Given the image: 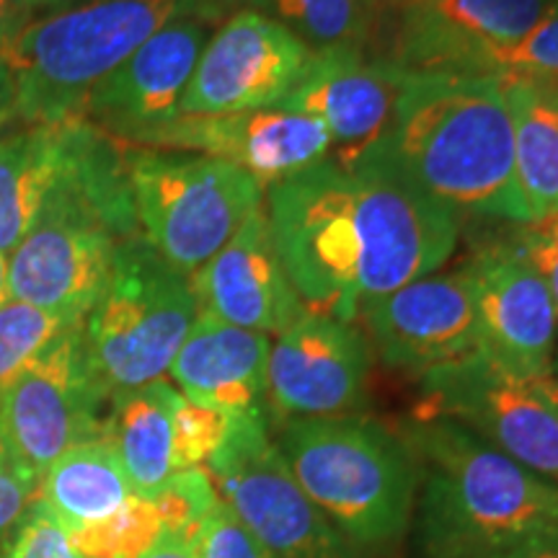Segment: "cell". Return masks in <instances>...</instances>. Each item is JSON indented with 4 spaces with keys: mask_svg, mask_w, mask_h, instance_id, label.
<instances>
[{
    "mask_svg": "<svg viewBox=\"0 0 558 558\" xmlns=\"http://www.w3.org/2000/svg\"><path fill=\"white\" fill-rule=\"evenodd\" d=\"M277 254L300 303L354 324L362 311L442 267L460 218L365 153L357 163L324 160L264 194Z\"/></svg>",
    "mask_w": 558,
    "mask_h": 558,
    "instance_id": "obj_1",
    "label": "cell"
},
{
    "mask_svg": "<svg viewBox=\"0 0 558 558\" xmlns=\"http://www.w3.org/2000/svg\"><path fill=\"white\" fill-rule=\"evenodd\" d=\"M367 153L458 215L527 222L499 73H403L393 117Z\"/></svg>",
    "mask_w": 558,
    "mask_h": 558,
    "instance_id": "obj_2",
    "label": "cell"
},
{
    "mask_svg": "<svg viewBox=\"0 0 558 558\" xmlns=\"http://www.w3.org/2000/svg\"><path fill=\"white\" fill-rule=\"evenodd\" d=\"M418 465L414 558H486L558 543V486L442 416L401 424Z\"/></svg>",
    "mask_w": 558,
    "mask_h": 558,
    "instance_id": "obj_3",
    "label": "cell"
},
{
    "mask_svg": "<svg viewBox=\"0 0 558 558\" xmlns=\"http://www.w3.org/2000/svg\"><path fill=\"white\" fill-rule=\"evenodd\" d=\"M140 235L128 145L96 130L29 233L9 254V298L83 324L107 290L117 251Z\"/></svg>",
    "mask_w": 558,
    "mask_h": 558,
    "instance_id": "obj_4",
    "label": "cell"
},
{
    "mask_svg": "<svg viewBox=\"0 0 558 558\" xmlns=\"http://www.w3.org/2000/svg\"><path fill=\"white\" fill-rule=\"evenodd\" d=\"M275 445L324 518L373 558H388L411 533L418 465L401 435L365 414L284 418Z\"/></svg>",
    "mask_w": 558,
    "mask_h": 558,
    "instance_id": "obj_5",
    "label": "cell"
},
{
    "mask_svg": "<svg viewBox=\"0 0 558 558\" xmlns=\"http://www.w3.org/2000/svg\"><path fill=\"white\" fill-rule=\"evenodd\" d=\"M207 0H88L29 21L3 60L16 88L21 124L83 120L90 90L160 26L205 13Z\"/></svg>",
    "mask_w": 558,
    "mask_h": 558,
    "instance_id": "obj_6",
    "label": "cell"
},
{
    "mask_svg": "<svg viewBox=\"0 0 558 558\" xmlns=\"http://www.w3.org/2000/svg\"><path fill=\"white\" fill-rule=\"evenodd\" d=\"M197 316L192 279L143 233L124 241L107 290L83 320L90 367L109 399L163 380Z\"/></svg>",
    "mask_w": 558,
    "mask_h": 558,
    "instance_id": "obj_7",
    "label": "cell"
},
{
    "mask_svg": "<svg viewBox=\"0 0 558 558\" xmlns=\"http://www.w3.org/2000/svg\"><path fill=\"white\" fill-rule=\"evenodd\" d=\"M128 173L140 233L186 277L239 233L267 194L239 166L199 153L128 145Z\"/></svg>",
    "mask_w": 558,
    "mask_h": 558,
    "instance_id": "obj_8",
    "label": "cell"
},
{
    "mask_svg": "<svg viewBox=\"0 0 558 558\" xmlns=\"http://www.w3.org/2000/svg\"><path fill=\"white\" fill-rule=\"evenodd\" d=\"M207 473L218 499L275 558H373L354 548L300 488L267 411L230 416Z\"/></svg>",
    "mask_w": 558,
    "mask_h": 558,
    "instance_id": "obj_9",
    "label": "cell"
},
{
    "mask_svg": "<svg viewBox=\"0 0 558 558\" xmlns=\"http://www.w3.org/2000/svg\"><path fill=\"white\" fill-rule=\"evenodd\" d=\"M558 0H383L369 52L403 73H497Z\"/></svg>",
    "mask_w": 558,
    "mask_h": 558,
    "instance_id": "obj_10",
    "label": "cell"
},
{
    "mask_svg": "<svg viewBox=\"0 0 558 558\" xmlns=\"http://www.w3.org/2000/svg\"><path fill=\"white\" fill-rule=\"evenodd\" d=\"M414 416H442L558 486V411L541 380L507 373L481 349L418 378Z\"/></svg>",
    "mask_w": 558,
    "mask_h": 558,
    "instance_id": "obj_11",
    "label": "cell"
},
{
    "mask_svg": "<svg viewBox=\"0 0 558 558\" xmlns=\"http://www.w3.org/2000/svg\"><path fill=\"white\" fill-rule=\"evenodd\" d=\"M109 401L90 367L83 324H75L0 393V427L19 463L41 484L62 452L104 435Z\"/></svg>",
    "mask_w": 558,
    "mask_h": 558,
    "instance_id": "obj_12",
    "label": "cell"
},
{
    "mask_svg": "<svg viewBox=\"0 0 558 558\" xmlns=\"http://www.w3.org/2000/svg\"><path fill=\"white\" fill-rule=\"evenodd\" d=\"M311 50L267 13L241 9L209 34L181 101V117L279 107L308 68Z\"/></svg>",
    "mask_w": 558,
    "mask_h": 558,
    "instance_id": "obj_13",
    "label": "cell"
},
{
    "mask_svg": "<svg viewBox=\"0 0 558 558\" xmlns=\"http://www.w3.org/2000/svg\"><path fill=\"white\" fill-rule=\"evenodd\" d=\"M373 347L349 320L305 313L269 349L267 409L277 422L360 414Z\"/></svg>",
    "mask_w": 558,
    "mask_h": 558,
    "instance_id": "obj_14",
    "label": "cell"
},
{
    "mask_svg": "<svg viewBox=\"0 0 558 558\" xmlns=\"http://www.w3.org/2000/svg\"><path fill=\"white\" fill-rule=\"evenodd\" d=\"M209 34L213 26L202 11L160 26L90 90L83 120L124 145L143 148L158 130L181 117V101Z\"/></svg>",
    "mask_w": 558,
    "mask_h": 558,
    "instance_id": "obj_15",
    "label": "cell"
},
{
    "mask_svg": "<svg viewBox=\"0 0 558 558\" xmlns=\"http://www.w3.org/2000/svg\"><path fill=\"white\" fill-rule=\"evenodd\" d=\"M478 318V349L522 380L554 375L558 313L538 271L512 239L465 264Z\"/></svg>",
    "mask_w": 558,
    "mask_h": 558,
    "instance_id": "obj_16",
    "label": "cell"
},
{
    "mask_svg": "<svg viewBox=\"0 0 558 558\" xmlns=\"http://www.w3.org/2000/svg\"><path fill=\"white\" fill-rule=\"evenodd\" d=\"M369 347L388 367L422 378L478 349L469 271L427 275L362 311Z\"/></svg>",
    "mask_w": 558,
    "mask_h": 558,
    "instance_id": "obj_17",
    "label": "cell"
},
{
    "mask_svg": "<svg viewBox=\"0 0 558 558\" xmlns=\"http://www.w3.org/2000/svg\"><path fill=\"white\" fill-rule=\"evenodd\" d=\"M143 148L199 153L251 173L264 190L331 160V135L318 120L271 107L241 114L179 117Z\"/></svg>",
    "mask_w": 558,
    "mask_h": 558,
    "instance_id": "obj_18",
    "label": "cell"
},
{
    "mask_svg": "<svg viewBox=\"0 0 558 558\" xmlns=\"http://www.w3.org/2000/svg\"><path fill=\"white\" fill-rule=\"evenodd\" d=\"M403 70L373 52H313L298 86L279 107L308 114L329 130L333 163L354 166L386 135Z\"/></svg>",
    "mask_w": 558,
    "mask_h": 558,
    "instance_id": "obj_19",
    "label": "cell"
},
{
    "mask_svg": "<svg viewBox=\"0 0 558 558\" xmlns=\"http://www.w3.org/2000/svg\"><path fill=\"white\" fill-rule=\"evenodd\" d=\"M190 279L199 311L267 337H279L308 313L277 254L267 205Z\"/></svg>",
    "mask_w": 558,
    "mask_h": 558,
    "instance_id": "obj_20",
    "label": "cell"
},
{
    "mask_svg": "<svg viewBox=\"0 0 558 558\" xmlns=\"http://www.w3.org/2000/svg\"><path fill=\"white\" fill-rule=\"evenodd\" d=\"M269 349L267 333L241 329L199 311L169 373L181 396L228 416L267 411Z\"/></svg>",
    "mask_w": 558,
    "mask_h": 558,
    "instance_id": "obj_21",
    "label": "cell"
},
{
    "mask_svg": "<svg viewBox=\"0 0 558 558\" xmlns=\"http://www.w3.org/2000/svg\"><path fill=\"white\" fill-rule=\"evenodd\" d=\"M96 124H21L0 130V251L11 254L37 222L41 207L73 171Z\"/></svg>",
    "mask_w": 558,
    "mask_h": 558,
    "instance_id": "obj_22",
    "label": "cell"
},
{
    "mask_svg": "<svg viewBox=\"0 0 558 558\" xmlns=\"http://www.w3.org/2000/svg\"><path fill=\"white\" fill-rule=\"evenodd\" d=\"M179 390L166 380L111 396L104 435L114 445L132 494L156 499L173 476V409Z\"/></svg>",
    "mask_w": 558,
    "mask_h": 558,
    "instance_id": "obj_23",
    "label": "cell"
},
{
    "mask_svg": "<svg viewBox=\"0 0 558 558\" xmlns=\"http://www.w3.org/2000/svg\"><path fill=\"white\" fill-rule=\"evenodd\" d=\"M505 96L527 218H550L558 215V83L505 75Z\"/></svg>",
    "mask_w": 558,
    "mask_h": 558,
    "instance_id": "obj_24",
    "label": "cell"
},
{
    "mask_svg": "<svg viewBox=\"0 0 558 558\" xmlns=\"http://www.w3.org/2000/svg\"><path fill=\"white\" fill-rule=\"evenodd\" d=\"M37 497L73 533L114 514L135 494L114 445L101 435L62 452L41 476Z\"/></svg>",
    "mask_w": 558,
    "mask_h": 558,
    "instance_id": "obj_25",
    "label": "cell"
},
{
    "mask_svg": "<svg viewBox=\"0 0 558 558\" xmlns=\"http://www.w3.org/2000/svg\"><path fill=\"white\" fill-rule=\"evenodd\" d=\"M251 9L279 21L311 52H369L383 0H251Z\"/></svg>",
    "mask_w": 558,
    "mask_h": 558,
    "instance_id": "obj_26",
    "label": "cell"
},
{
    "mask_svg": "<svg viewBox=\"0 0 558 558\" xmlns=\"http://www.w3.org/2000/svg\"><path fill=\"white\" fill-rule=\"evenodd\" d=\"M163 535L153 499L130 497L114 514L70 533V543L86 558H140Z\"/></svg>",
    "mask_w": 558,
    "mask_h": 558,
    "instance_id": "obj_27",
    "label": "cell"
},
{
    "mask_svg": "<svg viewBox=\"0 0 558 558\" xmlns=\"http://www.w3.org/2000/svg\"><path fill=\"white\" fill-rule=\"evenodd\" d=\"M70 326L75 320L21 300L9 298L0 303V393Z\"/></svg>",
    "mask_w": 558,
    "mask_h": 558,
    "instance_id": "obj_28",
    "label": "cell"
},
{
    "mask_svg": "<svg viewBox=\"0 0 558 558\" xmlns=\"http://www.w3.org/2000/svg\"><path fill=\"white\" fill-rule=\"evenodd\" d=\"M153 501L158 507L166 535L197 541L207 514L218 505V492L205 469H192L173 473Z\"/></svg>",
    "mask_w": 558,
    "mask_h": 558,
    "instance_id": "obj_29",
    "label": "cell"
},
{
    "mask_svg": "<svg viewBox=\"0 0 558 558\" xmlns=\"http://www.w3.org/2000/svg\"><path fill=\"white\" fill-rule=\"evenodd\" d=\"M230 429L226 411L179 396L173 409V471H192L209 463Z\"/></svg>",
    "mask_w": 558,
    "mask_h": 558,
    "instance_id": "obj_30",
    "label": "cell"
},
{
    "mask_svg": "<svg viewBox=\"0 0 558 558\" xmlns=\"http://www.w3.org/2000/svg\"><path fill=\"white\" fill-rule=\"evenodd\" d=\"M3 558H86L70 543V533L39 497L32 501L11 535Z\"/></svg>",
    "mask_w": 558,
    "mask_h": 558,
    "instance_id": "obj_31",
    "label": "cell"
},
{
    "mask_svg": "<svg viewBox=\"0 0 558 558\" xmlns=\"http://www.w3.org/2000/svg\"><path fill=\"white\" fill-rule=\"evenodd\" d=\"M497 73L558 83V5L520 45L501 54Z\"/></svg>",
    "mask_w": 558,
    "mask_h": 558,
    "instance_id": "obj_32",
    "label": "cell"
},
{
    "mask_svg": "<svg viewBox=\"0 0 558 558\" xmlns=\"http://www.w3.org/2000/svg\"><path fill=\"white\" fill-rule=\"evenodd\" d=\"M197 558H275L218 499L197 535Z\"/></svg>",
    "mask_w": 558,
    "mask_h": 558,
    "instance_id": "obj_33",
    "label": "cell"
},
{
    "mask_svg": "<svg viewBox=\"0 0 558 558\" xmlns=\"http://www.w3.org/2000/svg\"><path fill=\"white\" fill-rule=\"evenodd\" d=\"M37 494L39 484L13 456L3 427H0V550L9 546L11 535L16 533L21 518H24L32 501L37 499Z\"/></svg>",
    "mask_w": 558,
    "mask_h": 558,
    "instance_id": "obj_34",
    "label": "cell"
},
{
    "mask_svg": "<svg viewBox=\"0 0 558 558\" xmlns=\"http://www.w3.org/2000/svg\"><path fill=\"white\" fill-rule=\"evenodd\" d=\"M512 243L533 264L543 282H546L558 313V215L520 222L512 235Z\"/></svg>",
    "mask_w": 558,
    "mask_h": 558,
    "instance_id": "obj_35",
    "label": "cell"
},
{
    "mask_svg": "<svg viewBox=\"0 0 558 558\" xmlns=\"http://www.w3.org/2000/svg\"><path fill=\"white\" fill-rule=\"evenodd\" d=\"M29 21V13L21 11L13 0H0V58H3L5 47L11 45L13 37H16Z\"/></svg>",
    "mask_w": 558,
    "mask_h": 558,
    "instance_id": "obj_36",
    "label": "cell"
},
{
    "mask_svg": "<svg viewBox=\"0 0 558 558\" xmlns=\"http://www.w3.org/2000/svg\"><path fill=\"white\" fill-rule=\"evenodd\" d=\"M140 558H197V541L181 535H160L156 546Z\"/></svg>",
    "mask_w": 558,
    "mask_h": 558,
    "instance_id": "obj_37",
    "label": "cell"
},
{
    "mask_svg": "<svg viewBox=\"0 0 558 558\" xmlns=\"http://www.w3.org/2000/svg\"><path fill=\"white\" fill-rule=\"evenodd\" d=\"M16 120V88L9 65L0 60V130L11 128Z\"/></svg>",
    "mask_w": 558,
    "mask_h": 558,
    "instance_id": "obj_38",
    "label": "cell"
},
{
    "mask_svg": "<svg viewBox=\"0 0 558 558\" xmlns=\"http://www.w3.org/2000/svg\"><path fill=\"white\" fill-rule=\"evenodd\" d=\"M486 558H558V543H533V546L501 550Z\"/></svg>",
    "mask_w": 558,
    "mask_h": 558,
    "instance_id": "obj_39",
    "label": "cell"
},
{
    "mask_svg": "<svg viewBox=\"0 0 558 558\" xmlns=\"http://www.w3.org/2000/svg\"><path fill=\"white\" fill-rule=\"evenodd\" d=\"M21 11L34 13V11H65L73 5L88 3V0H13Z\"/></svg>",
    "mask_w": 558,
    "mask_h": 558,
    "instance_id": "obj_40",
    "label": "cell"
},
{
    "mask_svg": "<svg viewBox=\"0 0 558 558\" xmlns=\"http://www.w3.org/2000/svg\"><path fill=\"white\" fill-rule=\"evenodd\" d=\"M9 300V254L0 251V303Z\"/></svg>",
    "mask_w": 558,
    "mask_h": 558,
    "instance_id": "obj_41",
    "label": "cell"
},
{
    "mask_svg": "<svg viewBox=\"0 0 558 558\" xmlns=\"http://www.w3.org/2000/svg\"><path fill=\"white\" fill-rule=\"evenodd\" d=\"M543 390H546V396L554 403L556 411H558V375H550V378H543Z\"/></svg>",
    "mask_w": 558,
    "mask_h": 558,
    "instance_id": "obj_42",
    "label": "cell"
},
{
    "mask_svg": "<svg viewBox=\"0 0 558 558\" xmlns=\"http://www.w3.org/2000/svg\"><path fill=\"white\" fill-rule=\"evenodd\" d=\"M554 375H558V339H556V357H554Z\"/></svg>",
    "mask_w": 558,
    "mask_h": 558,
    "instance_id": "obj_43",
    "label": "cell"
}]
</instances>
